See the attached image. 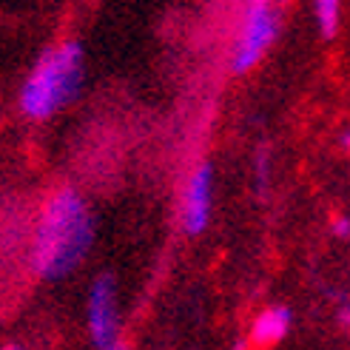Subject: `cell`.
Returning <instances> with one entry per match:
<instances>
[{"instance_id": "1", "label": "cell", "mask_w": 350, "mask_h": 350, "mask_svg": "<svg viewBox=\"0 0 350 350\" xmlns=\"http://www.w3.org/2000/svg\"><path fill=\"white\" fill-rule=\"evenodd\" d=\"M94 239V222L89 205L72 188H60L51 194L40 211L34 231V271L43 279H60L89 254Z\"/></svg>"}, {"instance_id": "2", "label": "cell", "mask_w": 350, "mask_h": 350, "mask_svg": "<svg viewBox=\"0 0 350 350\" xmlns=\"http://www.w3.org/2000/svg\"><path fill=\"white\" fill-rule=\"evenodd\" d=\"M83 49L77 43H60L46 49L23 83L21 109L31 120H46L60 111L80 89Z\"/></svg>"}, {"instance_id": "3", "label": "cell", "mask_w": 350, "mask_h": 350, "mask_svg": "<svg viewBox=\"0 0 350 350\" xmlns=\"http://www.w3.org/2000/svg\"><path fill=\"white\" fill-rule=\"evenodd\" d=\"M279 9L271 3H251L242 12V23L239 34L234 43V55H231V68L237 75H245L262 60V55L271 49V43L279 34Z\"/></svg>"}, {"instance_id": "4", "label": "cell", "mask_w": 350, "mask_h": 350, "mask_svg": "<svg viewBox=\"0 0 350 350\" xmlns=\"http://www.w3.org/2000/svg\"><path fill=\"white\" fill-rule=\"evenodd\" d=\"M89 330L100 350L117 345V296L111 276H100L89 293Z\"/></svg>"}, {"instance_id": "5", "label": "cell", "mask_w": 350, "mask_h": 350, "mask_svg": "<svg viewBox=\"0 0 350 350\" xmlns=\"http://www.w3.org/2000/svg\"><path fill=\"white\" fill-rule=\"evenodd\" d=\"M211 191H214V174H211V165L202 163L191 180L185 183V191H183V228L197 237L200 231H205L208 219H211Z\"/></svg>"}, {"instance_id": "6", "label": "cell", "mask_w": 350, "mask_h": 350, "mask_svg": "<svg viewBox=\"0 0 350 350\" xmlns=\"http://www.w3.org/2000/svg\"><path fill=\"white\" fill-rule=\"evenodd\" d=\"M291 319L293 317H291V310L285 305L265 308L254 319V325H251V345H256V347H273V345H279L288 336Z\"/></svg>"}, {"instance_id": "7", "label": "cell", "mask_w": 350, "mask_h": 350, "mask_svg": "<svg viewBox=\"0 0 350 350\" xmlns=\"http://www.w3.org/2000/svg\"><path fill=\"white\" fill-rule=\"evenodd\" d=\"M313 14H317V26L322 38H336L339 31V21H342V6L336 0H319L313 6Z\"/></svg>"}, {"instance_id": "8", "label": "cell", "mask_w": 350, "mask_h": 350, "mask_svg": "<svg viewBox=\"0 0 350 350\" xmlns=\"http://www.w3.org/2000/svg\"><path fill=\"white\" fill-rule=\"evenodd\" d=\"M330 231H334V237H339V239H347L350 237V219L347 217H334L330 219Z\"/></svg>"}, {"instance_id": "9", "label": "cell", "mask_w": 350, "mask_h": 350, "mask_svg": "<svg viewBox=\"0 0 350 350\" xmlns=\"http://www.w3.org/2000/svg\"><path fill=\"white\" fill-rule=\"evenodd\" d=\"M336 319H339V325H342V327H350V305H342V308H339Z\"/></svg>"}, {"instance_id": "10", "label": "cell", "mask_w": 350, "mask_h": 350, "mask_svg": "<svg viewBox=\"0 0 350 350\" xmlns=\"http://www.w3.org/2000/svg\"><path fill=\"white\" fill-rule=\"evenodd\" d=\"M342 146L350 151V131H347V134H342Z\"/></svg>"}, {"instance_id": "11", "label": "cell", "mask_w": 350, "mask_h": 350, "mask_svg": "<svg viewBox=\"0 0 350 350\" xmlns=\"http://www.w3.org/2000/svg\"><path fill=\"white\" fill-rule=\"evenodd\" d=\"M0 350H23V347H17V345H6V347H0Z\"/></svg>"}, {"instance_id": "12", "label": "cell", "mask_w": 350, "mask_h": 350, "mask_svg": "<svg viewBox=\"0 0 350 350\" xmlns=\"http://www.w3.org/2000/svg\"><path fill=\"white\" fill-rule=\"evenodd\" d=\"M111 350H129V347H126V345H120V342H117V345H114Z\"/></svg>"}]
</instances>
